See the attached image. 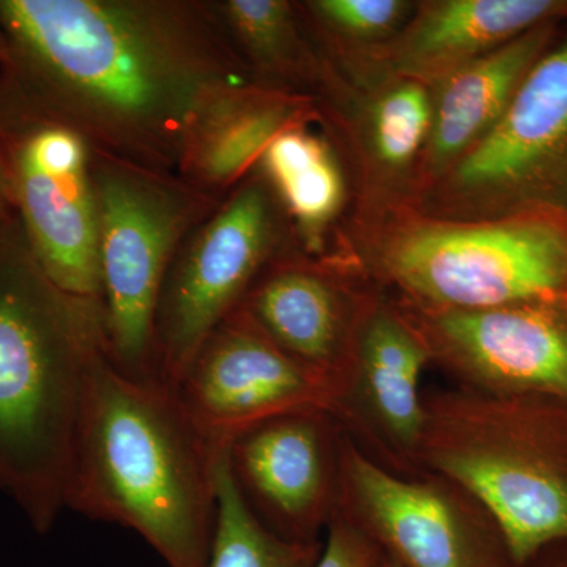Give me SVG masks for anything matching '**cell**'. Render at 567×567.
I'll return each instance as SVG.
<instances>
[{"label":"cell","mask_w":567,"mask_h":567,"mask_svg":"<svg viewBox=\"0 0 567 567\" xmlns=\"http://www.w3.org/2000/svg\"><path fill=\"white\" fill-rule=\"evenodd\" d=\"M0 70L93 151L167 173L204 107L252 82L212 0H0Z\"/></svg>","instance_id":"obj_1"},{"label":"cell","mask_w":567,"mask_h":567,"mask_svg":"<svg viewBox=\"0 0 567 567\" xmlns=\"http://www.w3.org/2000/svg\"><path fill=\"white\" fill-rule=\"evenodd\" d=\"M224 446L197 431L173 388L125 374L104 349L85 380L65 507L133 529L167 567H204Z\"/></svg>","instance_id":"obj_2"},{"label":"cell","mask_w":567,"mask_h":567,"mask_svg":"<svg viewBox=\"0 0 567 567\" xmlns=\"http://www.w3.org/2000/svg\"><path fill=\"white\" fill-rule=\"evenodd\" d=\"M104 349L100 306L52 281L13 213L0 227V491L40 535L66 509L85 380Z\"/></svg>","instance_id":"obj_3"},{"label":"cell","mask_w":567,"mask_h":567,"mask_svg":"<svg viewBox=\"0 0 567 567\" xmlns=\"http://www.w3.org/2000/svg\"><path fill=\"white\" fill-rule=\"evenodd\" d=\"M417 473L483 506L516 567L567 544V404L473 388L424 394Z\"/></svg>","instance_id":"obj_4"},{"label":"cell","mask_w":567,"mask_h":567,"mask_svg":"<svg viewBox=\"0 0 567 567\" xmlns=\"http://www.w3.org/2000/svg\"><path fill=\"white\" fill-rule=\"evenodd\" d=\"M91 169L107 352L125 374L158 380L153 339L164 279L183 241L226 197L92 147Z\"/></svg>","instance_id":"obj_5"},{"label":"cell","mask_w":567,"mask_h":567,"mask_svg":"<svg viewBox=\"0 0 567 567\" xmlns=\"http://www.w3.org/2000/svg\"><path fill=\"white\" fill-rule=\"evenodd\" d=\"M377 274L415 311L566 300L567 233L540 219H425L386 241Z\"/></svg>","instance_id":"obj_6"},{"label":"cell","mask_w":567,"mask_h":567,"mask_svg":"<svg viewBox=\"0 0 567 567\" xmlns=\"http://www.w3.org/2000/svg\"><path fill=\"white\" fill-rule=\"evenodd\" d=\"M300 246L289 216L256 173L227 194L175 254L155 319V371L173 388L207 336L233 315L265 268Z\"/></svg>","instance_id":"obj_7"},{"label":"cell","mask_w":567,"mask_h":567,"mask_svg":"<svg viewBox=\"0 0 567 567\" xmlns=\"http://www.w3.org/2000/svg\"><path fill=\"white\" fill-rule=\"evenodd\" d=\"M0 148L11 204L62 290L100 306L91 145L0 70Z\"/></svg>","instance_id":"obj_8"},{"label":"cell","mask_w":567,"mask_h":567,"mask_svg":"<svg viewBox=\"0 0 567 567\" xmlns=\"http://www.w3.org/2000/svg\"><path fill=\"white\" fill-rule=\"evenodd\" d=\"M336 511L402 567H516L495 522L461 487L394 472L344 431Z\"/></svg>","instance_id":"obj_9"},{"label":"cell","mask_w":567,"mask_h":567,"mask_svg":"<svg viewBox=\"0 0 567 567\" xmlns=\"http://www.w3.org/2000/svg\"><path fill=\"white\" fill-rule=\"evenodd\" d=\"M567 159V39L540 55L499 122L436 178L442 221H494Z\"/></svg>","instance_id":"obj_10"},{"label":"cell","mask_w":567,"mask_h":567,"mask_svg":"<svg viewBox=\"0 0 567 567\" xmlns=\"http://www.w3.org/2000/svg\"><path fill=\"white\" fill-rule=\"evenodd\" d=\"M183 412L215 446L271 417L336 413L342 388L279 349L240 311L226 317L173 386Z\"/></svg>","instance_id":"obj_11"},{"label":"cell","mask_w":567,"mask_h":567,"mask_svg":"<svg viewBox=\"0 0 567 567\" xmlns=\"http://www.w3.org/2000/svg\"><path fill=\"white\" fill-rule=\"evenodd\" d=\"M432 363L462 386L567 404V298L480 311L402 308Z\"/></svg>","instance_id":"obj_12"},{"label":"cell","mask_w":567,"mask_h":567,"mask_svg":"<svg viewBox=\"0 0 567 567\" xmlns=\"http://www.w3.org/2000/svg\"><path fill=\"white\" fill-rule=\"evenodd\" d=\"M341 434L333 413L301 410L252 425L227 443L235 486L275 535L319 543L338 507Z\"/></svg>","instance_id":"obj_13"},{"label":"cell","mask_w":567,"mask_h":567,"mask_svg":"<svg viewBox=\"0 0 567 567\" xmlns=\"http://www.w3.org/2000/svg\"><path fill=\"white\" fill-rule=\"evenodd\" d=\"M431 352L402 309L368 305L358 328L354 363L334 416L354 425L391 462V470L416 475L425 409L421 377Z\"/></svg>","instance_id":"obj_14"},{"label":"cell","mask_w":567,"mask_h":567,"mask_svg":"<svg viewBox=\"0 0 567 567\" xmlns=\"http://www.w3.org/2000/svg\"><path fill=\"white\" fill-rule=\"evenodd\" d=\"M303 252L295 246L268 265L235 311L295 360L334 380L344 398L369 303H352L344 282Z\"/></svg>","instance_id":"obj_15"},{"label":"cell","mask_w":567,"mask_h":567,"mask_svg":"<svg viewBox=\"0 0 567 567\" xmlns=\"http://www.w3.org/2000/svg\"><path fill=\"white\" fill-rule=\"evenodd\" d=\"M567 10L557 0H443L427 3L383 58L399 80L435 85Z\"/></svg>","instance_id":"obj_16"},{"label":"cell","mask_w":567,"mask_h":567,"mask_svg":"<svg viewBox=\"0 0 567 567\" xmlns=\"http://www.w3.org/2000/svg\"><path fill=\"white\" fill-rule=\"evenodd\" d=\"M308 95L246 82L216 95L193 123L177 174L204 192L226 197L256 173L268 145L315 114Z\"/></svg>","instance_id":"obj_17"},{"label":"cell","mask_w":567,"mask_h":567,"mask_svg":"<svg viewBox=\"0 0 567 567\" xmlns=\"http://www.w3.org/2000/svg\"><path fill=\"white\" fill-rule=\"evenodd\" d=\"M550 24L533 29L476 59L435 85L424 174H443L499 122L550 40Z\"/></svg>","instance_id":"obj_18"},{"label":"cell","mask_w":567,"mask_h":567,"mask_svg":"<svg viewBox=\"0 0 567 567\" xmlns=\"http://www.w3.org/2000/svg\"><path fill=\"white\" fill-rule=\"evenodd\" d=\"M257 171L274 188L301 249L320 251L346 196L341 166L328 142L297 123L268 145Z\"/></svg>","instance_id":"obj_19"},{"label":"cell","mask_w":567,"mask_h":567,"mask_svg":"<svg viewBox=\"0 0 567 567\" xmlns=\"http://www.w3.org/2000/svg\"><path fill=\"white\" fill-rule=\"evenodd\" d=\"M235 52L260 87L289 93L323 80L298 7L286 0H212Z\"/></svg>","instance_id":"obj_20"},{"label":"cell","mask_w":567,"mask_h":567,"mask_svg":"<svg viewBox=\"0 0 567 567\" xmlns=\"http://www.w3.org/2000/svg\"><path fill=\"white\" fill-rule=\"evenodd\" d=\"M226 447L216 465L215 533L204 567H315L322 540L295 543L265 527L235 486Z\"/></svg>","instance_id":"obj_21"},{"label":"cell","mask_w":567,"mask_h":567,"mask_svg":"<svg viewBox=\"0 0 567 567\" xmlns=\"http://www.w3.org/2000/svg\"><path fill=\"white\" fill-rule=\"evenodd\" d=\"M432 126V95L425 85L401 80L371 107L369 137L382 166L404 171L424 152Z\"/></svg>","instance_id":"obj_22"},{"label":"cell","mask_w":567,"mask_h":567,"mask_svg":"<svg viewBox=\"0 0 567 567\" xmlns=\"http://www.w3.org/2000/svg\"><path fill=\"white\" fill-rule=\"evenodd\" d=\"M312 24L349 40H379L398 28L409 6L399 0H317L301 7Z\"/></svg>","instance_id":"obj_23"},{"label":"cell","mask_w":567,"mask_h":567,"mask_svg":"<svg viewBox=\"0 0 567 567\" xmlns=\"http://www.w3.org/2000/svg\"><path fill=\"white\" fill-rule=\"evenodd\" d=\"M380 558L379 547L349 518L334 511L315 567H377Z\"/></svg>","instance_id":"obj_24"},{"label":"cell","mask_w":567,"mask_h":567,"mask_svg":"<svg viewBox=\"0 0 567 567\" xmlns=\"http://www.w3.org/2000/svg\"><path fill=\"white\" fill-rule=\"evenodd\" d=\"M9 182H7L6 163H3L2 148H0V227L13 215Z\"/></svg>","instance_id":"obj_25"},{"label":"cell","mask_w":567,"mask_h":567,"mask_svg":"<svg viewBox=\"0 0 567 567\" xmlns=\"http://www.w3.org/2000/svg\"><path fill=\"white\" fill-rule=\"evenodd\" d=\"M525 567H567V557L548 559V561L536 558L535 561L529 563V565Z\"/></svg>","instance_id":"obj_26"},{"label":"cell","mask_w":567,"mask_h":567,"mask_svg":"<svg viewBox=\"0 0 567 567\" xmlns=\"http://www.w3.org/2000/svg\"><path fill=\"white\" fill-rule=\"evenodd\" d=\"M377 567H402L399 566L398 563L394 561V559H391L390 557H386V555L382 554V558H380L379 566Z\"/></svg>","instance_id":"obj_27"},{"label":"cell","mask_w":567,"mask_h":567,"mask_svg":"<svg viewBox=\"0 0 567 567\" xmlns=\"http://www.w3.org/2000/svg\"><path fill=\"white\" fill-rule=\"evenodd\" d=\"M2 55H3V43H2V35H0V62H2Z\"/></svg>","instance_id":"obj_28"}]
</instances>
